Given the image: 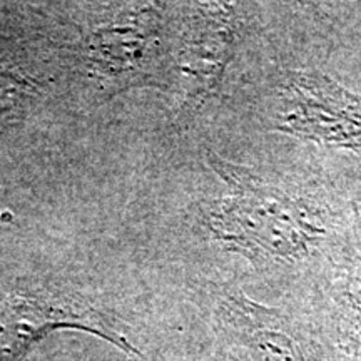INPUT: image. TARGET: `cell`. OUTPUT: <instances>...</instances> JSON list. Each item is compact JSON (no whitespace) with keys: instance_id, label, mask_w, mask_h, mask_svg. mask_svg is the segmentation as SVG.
Wrapping results in <instances>:
<instances>
[{"instance_id":"6da1fadb","label":"cell","mask_w":361,"mask_h":361,"mask_svg":"<svg viewBox=\"0 0 361 361\" xmlns=\"http://www.w3.org/2000/svg\"><path fill=\"white\" fill-rule=\"evenodd\" d=\"M226 191L209 213V231L258 268H296L335 247V226L310 197L268 180L246 166L209 156Z\"/></svg>"},{"instance_id":"7a4b0ae2","label":"cell","mask_w":361,"mask_h":361,"mask_svg":"<svg viewBox=\"0 0 361 361\" xmlns=\"http://www.w3.org/2000/svg\"><path fill=\"white\" fill-rule=\"evenodd\" d=\"M213 316L228 361H341L306 311L263 305L241 288L221 291Z\"/></svg>"},{"instance_id":"3957f363","label":"cell","mask_w":361,"mask_h":361,"mask_svg":"<svg viewBox=\"0 0 361 361\" xmlns=\"http://www.w3.org/2000/svg\"><path fill=\"white\" fill-rule=\"evenodd\" d=\"M278 133L361 154V94L316 71H288L274 90Z\"/></svg>"},{"instance_id":"277c9868","label":"cell","mask_w":361,"mask_h":361,"mask_svg":"<svg viewBox=\"0 0 361 361\" xmlns=\"http://www.w3.org/2000/svg\"><path fill=\"white\" fill-rule=\"evenodd\" d=\"M57 329H78L112 343L128 358L141 351L101 311L64 298L12 293L0 303V361H24L30 348Z\"/></svg>"},{"instance_id":"5b68a950","label":"cell","mask_w":361,"mask_h":361,"mask_svg":"<svg viewBox=\"0 0 361 361\" xmlns=\"http://www.w3.org/2000/svg\"><path fill=\"white\" fill-rule=\"evenodd\" d=\"M341 361H361V234L306 311Z\"/></svg>"},{"instance_id":"8992f818","label":"cell","mask_w":361,"mask_h":361,"mask_svg":"<svg viewBox=\"0 0 361 361\" xmlns=\"http://www.w3.org/2000/svg\"><path fill=\"white\" fill-rule=\"evenodd\" d=\"M184 37L180 72L188 79V102H200L223 78L236 45L239 19L229 4L200 6Z\"/></svg>"},{"instance_id":"52a82bcc","label":"cell","mask_w":361,"mask_h":361,"mask_svg":"<svg viewBox=\"0 0 361 361\" xmlns=\"http://www.w3.org/2000/svg\"><path fill=\"white\" fill-rule=\"evenodd\" d=\"M37 90V82L16 72L0 71V124L12 123Z\"/></svg>"}]
</instances>
